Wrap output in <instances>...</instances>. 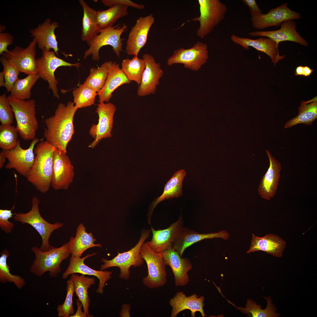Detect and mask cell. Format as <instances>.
Returning <instances> with one entry per match:
<instances>
[{
  "label": "cell",
  "instance_id": "cell-2",
  "mask_svg": "<svg viewBox=\"0 0 317 317\" xmlns=\"http://www.w3.org/2000/svg\"><path fill=\"white\" fill-rule=\"evenodd\" d=\"M55 149L46 140L39 143L34 151L36 155L34 163L26 177L28 182L43 193H46L51 185Z\"/></svg>",
  "mask_w": 317,
  "mask_h": 317
},
{
  "label": "cell",
  "instance_id": "cell-54",
  "mask_svg": "<svg viewBox=\"0 0 317 317\" xmlns=\"http://www.w3.org/2000/svg\"><path fill=\"white\" fill-rule=\"evenodd\" d=\"M295 75H303V67L299 66L296 69Z\"/></svg>",
  "mask_w": 317,
  "mask_h": 317
},
{
  "label": "cell",
  "instance_id": "cell-38",
  "mask_svg": "<svg viewBox=\"0 0 317 317\" xmlns=\"http://www.w3.org/2000/svg\"><path fill=\"white\" fill-rule=\"evenodd\" d=\"M39 78L38 74L36 73L28 75L23 79L18 78L13 86L10 95L19 100L29 99L31 89Z\"/></svg>",
  "mask_w": 317,
  "mask_h": 317
},
{
  "label": "cell",
  "instance_id": "cell-24",
  "mask_svg": "<svg viewBox=\"0 0 317 317\" xmlns=\"http://www.w3.org/2000/svg\"><path fill=\"white\" fill-rule=\"evenodd\" d=\"M59 26L58 22H51L50 19L47 18L43 23L39 24L37 28L31 29L29 33L31 36L35 39L39 48L46 51H49L52 49L58 55V51L60 50L54 31Z\"/></svg>",
  "mask_w": 317,
  "mask_h": 317
},
{
  "label": "cell",
  "instance_id": "cell-45",
  "mask_svg": "<svg viewBox=\"0 0 317 317\" xmlns=\"http://www.w3.org/2000/svg\"><path fill=\"white\" fill-rule=\"evenodd\" d=\"M6 95L5 92L0 96V121L2 124H11L14 114Z\"/></svg>",
  "mask_w": 317,
  "mask_h": 317
},
{
  "label": "cell",
  "instance_id": "cell-49",
  "mask_svg": "<svg viewBox=\"0 0 317 317\" xmlns=\"http://www.w3.org/2000/svg\"><path fill=\"white\" fill-rule=\"evenodd\" d=\"M242 1L248 7L251 16H258L263 14L255 0H242Z\"/></svg>",
  "mask_w": 317,
  "mask_h": 317
},
{
  "label": "cell",
  "instance_id": "cell-11",
  "mask_svg": "<svg viewBox=\"0 0 317 317\" xmlns=\"http://www.w3.org/2000/svg\"><path fill=\"white\" fill-rule=\"evenodd\" d=\"M54 51H42V56L36 59L38 73L40 77L47 81L48 88L51 89L55 97L59 98L57 85L58 81L55 78L54 73L61 66H75L78 68L81 65L79 63H71L57 57Z\"/></svg>",
  "mask_w": 317,
  "mask_h": 317
},
{
  "label": "cell",
  "instance_id": "cell-52",
  "mask_svg": "<svg viewBox=\"0 0 317 317\" xmlns=\"http://www.w3.org/2000/svg\"><path fill=\"white\" fill-rule=\"evenodd\" d=\"M6 156L3 151L2 150L0 153V168H2L3 167L4 163L5 162L6 159Z\"/></svg>",
  "mask_w": 317,
  "mask_h": 317
},
{
  "label": "cell",
  "instance_id": "cell-26",
  "mask_svg": "<svg viewBox=\"0 0 317 317\" xmlns=\"http://www.w3.org/2000/svg\"><path fill=\"white\" fill-rule=\"evenodd\" d=\"M183 221L181 216L177 221L164 230H156L151 227L152 237L151 241L147 242L154 252L158 253L166 250L171 247L172 243L176 237L183 227Z\"/></svg>",
  "mask_w": 317,
  "mask_h": 317
},
{
  "label": "cell",
  "instance_id": "cell-22",
  "mask_svg": "<svg viewBox=\"0 0 317 317\" xmlns=\"http://www.w3.org/2000/svg\"><path fill=\"white\" fill-rule=\"evenodd\" d=\"M229 237L227 231H221L217 232L201 234L187 227L182 228L176 239L172 243L171 247L182 257L185 249L193 244L206 239L221 238L225 240Z\"/></svg>",
  "mask_w": 317,
  "mask_h": 317
},
{
  "label": "cell",
  "instance_id": "cell-41",
  "mask_svg": "<svg viewBox=\"0 0 317 317\" xmlns=\"http://www.w3.org/2000/svg\"><path fill=\"white\" fill-rule=\"evenodd\" d=\"M73 103L78 109L90 106L95 104L97 93L95 90L84 85H80L72 92Z\"/></svg>",
  "mask_w": 317,
  "mask_h": 317
},
{
  "label": "cell",
  "instance_id": "cell-16",
  "mask_svg": "<svg viewBox=\"0 0 317 317\" xmlns=\"http://www.w3.org/2000/svg\"><path fill=\"white\" fill-rule=\"evenodd\" d=\"M142 59L145 61L146 67L137 90V95L140 97L155 94L160 80L163 75L160 63H157L152 55L145 54Z\"/></svg>",
  "mask_w": 317,
  "mask_h": 317
},
{
  "label": "cell",
  "instance_id": "cell-36",
  "mask_svg": "<svg viewBox=\"0 0 317 317\" xmlns=\"http://www.w3.org/2000/svg\"><path fill=\"white\" fill-rule=\"evenodd\" d=\"M264 298L266 299L267 302V307L264 309H262L260 305L257 304L255 301L250 299L247 301L245 308L237 307L229 300H227V301L242 313L248 314L252 317L279 316L280 314L275 312L277 309L273 304L271 297L269 296Z\"/></svg>",
  "mask_w": 317,
  "mask_h": 317
},
{
  "label": "cell",
  "instance_id": "cell-12",
  "mask_svg": "<svg viewBox=\"0 0 317 317\" xmlns=\"http://www.w3.org/2000/svg\"><path fill=\"white\" fill-rule=\"evenodd\" d=\"M116 110L112 103L101 102L97 104L96 112L99 116L97 124H93L89 130L90 135L94 139L88 146L93 148L103 139L112 137L114 116Z\"/></svg>",
  "mask_w": 317,
  "mask_h": 317
},
{
  "label": "cell",
  "instance_id": "cell-20",
  "mask_svg": "<svg viewBox=\"0 0 317 317\" xmlns=\"http://www.w3.org/2000/svg\"><path fill=\"white\" fill-rule=\"evenodd\" d=\"M96 254L97 253H95L89 254L82 258L72 256L70 258L69 265L62 275L63 278L64 279H66L70 275L74 273L96 276L99 281L96 292L98 293L102 294L104 292V288L105 283L111 278L112 272L107 271L95 270L86 265L84 262L86 259Z\"/></svg>",
  "mask_w": 317,
  "mask_h": 317
},
{
  "label": "cell",
  "instance_id": "cell-23",
  "mask_svg": "<svg viewBox=\"0 0 317 317\" xmlns=\"http://www.w3.org/2000/svg\"><path fill=\"white\" fill-rule=\"evenodd\" d=\"M205 297L194 294L187 296L183 292L179 291L169 300V304L172 307L171 316L176 317L180 313L189 310L191 311V317H195V313L199 312L203 317L206 316L203 309Z\"/></svg>",
  "mask_w": 317,
  "mask_h": 317
},
{
  "label": "cell",
  "instance_id": "cell-50",
  "mask_svg": "<svg viewBox=\"0 0 317 317\" xmlns=\"http://www.w3.org/2000/svg\"><path fill=\"white\" fill-rule=\"evenodd\" d=\"M76 304L77 307V310L76 313L70 317H87L86 314L82 311L83 305L80 301L78 299L76 300Z\"/></svg>",
  "mask_w": 317,
  "mask_h": 317
},
{
  "label": "cell",
  "instance_id": "cell-37",
  "mask_svg": "<svg viewBox=\"0 0 317 317\" xmlns=\"http://www.w3.org/2000/svg\"><path fill=\"white\" fill-rule=\"evenodd\" d=\"M121 69L127 78L131 81L136 82L139 86L145 68L144 60L134 56L132 59L123 60L121 63Z\"/></svg>",
  "mask_w": 317,
  "mask_h": 317
},
{
  "label": "cell",
  "instance_id": "cell-30",
  "mask_svg": "<svg viewBox=\"0 0 317 317\" xmlns=\"http://www.w3.org/2000/svg\"><path fill=\"white\" fill-rule=\"evenodd\" d=\"M186 174L185 170H179L176 172L167 181L162 194L155 198L151 205L148 214L149 222L151 221L153 211L158 203L166 199L177 197L182 195V183Z\"/></svg>",
  "mask_w": 317,
  "mask_h": 317
},
{
  "label": "cell",
  "instance_id": "cell-3",
  "mask_svg": "<svg viewBox=\"0 0 317 317\" xmlns=\"http://www.w3.org/2000/svg\"><path fill=\"white\" fill-rule=\"evenodd\" d=\"M31 250L35 256L30 268V272L35 275L41 276L49 272L50 276L55 278L60 273L62 262L67 259L71 254L68 243L56 248L51 245L46 251H42L37 247H33Z\"/></svg>",
  "mask_w": 317,
  "mask_h": 317
},
{
  "label": "cell",
  "instance_id": "cell-7",
  "mask_svg": "<svg viewBox=\"0 0 317 317\" xmlns=\"http://www.w3.org/2000/svg\"><path fill=\"white\" fill-rule=\"evenodd\" d=\"M198 1L200 16L190 21L199 22L196 35L198 37L203 38L224 19L228 8L226 4L219 0H198Z\"/></svg>",
  "mask_w": 317,
  "mask_h": 317
},
{
  "label": "cell",
  "instance_id": "cell-43",
  "mask_svg": "<svg viewBox=\"0 0 317 317\" xmlns=\"http://www.w3.org/2000/svg\"><path fill=\"white\" fill-rule=\"evenodd\" d=\"M67 284L65 299L63 303L59 305L57 308L59 317H70L74 314L72 298L75 290L73 282L71 278L67 281Z\"/></svg>",
  "mask_w": 317,
  "mask_h": 317
},
{
  "label": "cell",
  "instance_id": "cell-19",
  "mask_svg": "<svg viewBox=\"0 0 317 317\" xmlns=\"http://www.w3.org/2000/svg\"><path fill=\"white\" fill-rule=\"evenodd\" d=\"M161 253L166 265L169 266L172 270L175 285H186L189 281L188 272L192 268L190 260L188 258L181 257L171 247Z\"/></svg>",
  "mask_w": 317,
  "mask_h": 317
},
{
  "label": "cell",
  "instance_id": "cell-17",
  "mask_svg": "<svg viewBox=\"0 0 317 317\" xmlns=\"http://www.w3.org/2000/svg\"><path fill=\"white\" fill-rule=\"evenodd\" d=\"M287 5L285 3L269 10L266 14L251 16L252 26L256 29H263L272 26L278 27L285 21L301 18L300 14L290 10Z\"/></svg>",
  "mask_w": 317,
  "mask_h": 317
},
{
  "label": "cell",
  "instance_id": "cell-56",
  "mask_svg": "<svg viewBox=\"0 0 317 317\" xmlns=\"http://www.w3.org/2000/svg\"><path fill=\"white\" fill-rule=\"evenodd\" d=\"M0 33H2V32H3V31H4L5 30V27H4V26H1V25H0Z\"/></svg>",
  "mask_w": 317,
  "mask_h": 317
},
{
  "label": "cell",
  "instance_id": "cell-13",
  "mask_svg": "<svg viewBox=\"0 0 317 317\" xmlns=\"http://www.w3.org/2000/svg\"><path fill=\"white\" fill-rule=\"evenodd\" d=\"M41 140L42 139L35 138L32 140L29 148L24 149L21 147L18 140L14 149L11 150H3L9 161L5 168L7 169L14 168L21 175L26 177L34 163L35 157L34 146Z\"/></svg>",
  "mask_w": 317,
  "mask_h": 317
},
{
  "label": "cell",
  "instance_id": "cell-31",
  "mask_svg": "<svg viewBox=\"0 0 317 317\" xmlns=\"http://www.w3.org/2000/svg\"><path fill=\"white\" fill-rule=\"evenodd\" d=\"M96 241L92 234L87 232L84 225L80 223L77 228L75 236L71 237L68 242L72 256L81 257L83 253L88 249L101 247V244L94 243Z\"/></svg>",
  "mask_w": 317,
  "mask_h": 317
},
{
  "label": "cell",
  "instance_id": "cell-10",
  "mask_svg": "<svg viewBox=\"0 0 317 317\" xmlns=\"http://www.w3.org/2000/svg\"><path fill=\"white\" fill-rule=\"evenodd\" d=\"M208 58V45L199 41L189 48H181L174 50L168 58L167 63L168 66L182 64L187 69L197 71L206 63Z\"/></svg>",
  "mask_w": 317,
  "mask_h": 317
},
{
  "label": "cell",
  "instance_id": "cell-42",
  "mask_svg": "<svg viewBox=\"0 0 317 317\" xmlns=\"http://www.w3.org/2000/svg\"><path fill=\"white\" fill-rule=\"evenodd\" d=\"M16 127L11 124L0 126V147L3 150H11L16 146L18 140Z\"/></svg>",
  "mask_w": 317,
  "mask_h": 317
},
{
  "label": "cell",
  "instance_id": "cell-15",
  "mask_svg": "<svg viewBox=\"0 0 317 317\" xmlns=\"http://www.w3.org/2000/svg\"><path fill=\"white\" fill-rule=\"evenodd\" d=\"M74 176V167L69 157L56 148L51 186L55 190H66L72 182Z\"/></svg>",
  "mask_w": 317,
  "mask_h": 317
},
{
  "label": "cell",
  "instance_id": "cell-48",
  "mask_svg": "<svg viewBox=\"0 0 317 317\" xmlns=\"http://www.w3.org/2000/svg\"><path fill=\"white\" fill-rule=\"evenodd\" d=\"M14 38L9 33L2 32L0 33V54L2 55L3 53L9 51L7 47L13 44Z\"/></svg>",
  "mask_w": 317,
  "mask_h": 317
},
{
  "label": "cell",
  "instance_id": "cell-25",
  "mask_svg": "<svg viewBox=\"0 0 317 317\" xmlns=\"http://www.w3.org/2000/svg\"><path fill=\"white\" fill-rule=\"evenodd\" d=\"M231 39L234 43L241 45L246 50L252 47L258 51L262 52L271 58L274 64L284 58V55L281 56L279 52L278 47L276 43L269 38L261 37L256 39L240 37L232 34Z\"/></svg>",
  "mask_w": 317,
  "mask_h": 317
},
{
  "label": "cell",
  "instance_id": "cell-27",
  "mask_svg": "<svg viewBox=\"0 0 317 317\" xmlns=\"http://www.w3.org/2000/svg\"><path fill=\"white\" fill-rule=\"evenodd\" d=\"M265 151L269 160V166L262 178L258 191L262 198L269 200L276 193L280 176L281 164L269 151Z\"/></svg>",
  "mask_w": 317,
  "mask_h": 317
},
{
  "label": "cell",
  "instance_id": "cell-33",
  "mask_svg": "<svg viewBox=\"0 0 317 317\" xmlns=\"http://www.w3.org/2000/svg\"><path fill=\"white\" fill-rule=\"evenodd\" d=\"M70 278L73 282L75 292L82 304L84 312L87 317H92L89 313L90 300L88 290L92 285L95 284V279L93 277H86L84 275L79 276L75 273L71 274Z\"/></svg>",
  "mask_w": 317,
  "mask_h": 317
},
{
  "label": "cell",
  "instance_id": "cell-5",
  "mask_svg": "<svg viewBox=\"0 0 317 317\" xmlns=\"http://www.w3.org/2000/svg\"><path fill=\"white\" fill-rule=\"evenodd\" d=\"M127 28L124 23L119 24L100 31L97 35L86 42L89 48L84 52L83 58L86 59L92 55V60L98 61L100 59V50L107 45L112 47V50L119 57L120 52L123 51V42L124 40L121 38V36Z\"/></svg>",
  "mask_w": 317,
  "mask_h": 317
},
{
  "label": "cell",
  "instance_id": "cell-21",
  "mask_svg": "<svg viewBox=\"0 0 317 317\" xmlns=\"http://www.w3.org/2000/svg\"><path fill=\"white\" fill-rule=\"evenodd\" d=\"M280 25V28L277 30L256 31L250 32L248 34L252 37H267L274 41L278 47L280 42L288 41L297 43L305 47L308 45L307 41L297 31L296 25L293 20L284 21Z\"/></svg>",
  "mask_w": 317,
  "mask_h": 317
},
{
  "label": "cell",
  "instance_id": "cell-8",
  "mask_svg": "<svg viewBox=\"0 0 317 317\" xmlns=\"http://www.w3.org/2000/svg\"><path fill=\"white\" fill-rule=\"evenodd\" d=\"M150 230H145L142 231L137 244L130 250L122 253H118L117 255L111 260L101 259L104 263L100 268V270L113 267H117L120 269V278L125 280L129 279L130 268L140 267L144 263V259L140 253L141 247L144 242L149 236Z\"/></svg>",
  "mask_w": 317,
  "mask_h": 317
},
{
  "label": "cell",
  "instance_id": "cell-39",
  "mask_svg": "<svg viewBox=\"0 0 317 317\" xmlns=\"http://www.w3.org/2000/svg\"><path fill=\"white\" fill-rule=\"evenodd\" d=\"M109 70V62H106L97 68H92L83 84L99 92L104 86Z\"/></svg>",
  "mask_w": 317,
  "mask_h": 317
},
{
  "label": "cell",
  "instance_id": "cell-46",
  "mask_svg": "<svg viewBox=\"0 0 317 317\" xmlns=\"http://www.w3.org/2000/svg\"><path fill=\"white\" fill-rule=\"evenodd\" d=\"M14 208V206L9 210L0 209V228L6 233H11L14 227V224L9 220L10 218L13 217L12 216L14 214L11 211Z\"/></svg>",
  "mask_w": 317,
  "mask_h": 317
},
{
  "label": "cell",
  "instance_id": "cell-28",
  "mask_svg": "<svg viewBox=\"0 0 317 317\" xmlns=\"http://www.w3.org/2000/svg\"><path fill=\"white\" fill-rule=\"evenodd\" d=\"M109 62V70L105 84L97 93L99 103L108 102L113 92L121 85L130 84L131 81L127 78L119 64L112 61Z\"/></svg>",
  "mask_w": 317,
  "mask_h": 317
},
{
  "label": "cell",
  "instance_id": "cell-53",
  "mask_svg": "<svg viewBox=\"0 0 317 317\" xmlns=\"http://www.w3.org/2000/svg\"><path fill=\"white\" fill-rule=\"evenodd\" d=\"M303 75L306 77L309 76L312 72L313 70L308 67L306 66L303 67Z\"/></svg>",
  "mask_w": 317,
  "mask_h": 317
},
{
  "label": "cell",
  "instance_id": "cell-35",
  "mask_svg": "<svg viewBox=\"0 0 317 317\" xmlns=\"http://www.w3.org/2000/svg\"><path fill=\"white\" fill-rule=\"evenodd\" d=\"M298 110V115L285 123L284 129L291 128L300 124L311 125L317 118V101L305 103L301 101Z\"/></svg>",
  "mask_w": 317,
  "mask_h": 317
},
{
  "label": "cell",
  "instance_id": "cell-18",
  "mask_svg": "<svg viewBox=\"0 0 317 317\" xmlns=\"http://www.w3.org/2000/svg\"><path fill=\"white\" fill-rule=\"evenodd\" d=\"M154 21L152 14L140 17L136 20L127 38L126 48L127 55L138 56L140 50L146 43L149 31Z\"/></svg>",
  "mask_w": 317,
  "mask_h": 317
},
{
  "label": "cell",
  "instance_id": "cell-4",
  "mask_svg": "<svg viewBox=\"0 0 317 317\" xmlns=\"http://www.w3.org/2000/svg\"><path fill=\"white\" fill-rule=\"evenodd\" d=\"M7 98L13 109L19 134L24 140H33L38 127L35 100H19L11 95Z\"/></svg>",
  "mask_w": 317,
  "mask_h": 317
},
{
  "label": "cell",
  "instance_id": "cell-40",
  "mask_svg": "<svg viewBox=\"0 0 317 317\" xmlns=\"http://www.w3.org/2000/svg\"><path fill=\"white\" fill-rule=\"evenodd\" d=\"M10 256L8 250L5 249L1 253L0 257V282L5 284L12 282L19 289H21L26 284L24 279L19 275L12 274L10 272V267L7 262Z\"/></svg>",
  "mask_w": 317,
  "mask_h": 317
},
{
  "label": "cell",
  "instance_id": "cell-1",
  "mask_svg": "<svg viewBox=\"0 0 317 317\" xmlns=\"http://www.w3.org/2000/svg\"><path fill=\"white\" fill-rule=\"evenodd\" d=\"M78 109L73 102L66 105L60 103L54 114L46 118L44 123V137L56 148L67 154V147L75 133L73 124L75 114Z\"/></svg>",
  "mask_w": 317,
  "mask_h": 317
},
{
  "label": "cell",
  "instance_id": "cell-51",
  "mask_svg": "<svg viewBox=\"0 0 317 317\" xmlns=\"http://www.w3.org/2000/svg\"><path fill=\"white\" fill-rule=\"evenodd\" d=\"M131 309V306L129 304H123L122 306L121 309L119 313V316L121 317H130V311Z\"/></svg>",
  "mask_w": 317,
  "mask_h": 317
},
{
  "label": "cell",
  "instance_id": "cell-47",
  "mask_svg": "<svg viewBox=\"0 0 317 317\" xmlns=\"http://www.w3.org/2000/svg\"><path fill=\"white\" fill-rule=\"evenodd\" d=\"M101 2L105 6L109 7L119 4L130 6L139 9H143L144 8V4H138L130 0H102Z\"/></svg>",
  "mask_w": 317,
  "mask_h": 317
},
{
  "label": "cell",
  "instance_id": "cell-9",
  "mask_svg": "<svg viewBox=\"0 0 317 317\" xmlns=\"http://www.w3.org/2000/svg\"><path fill=\"white\" fill-rule=\"evenodd\" d=\"M140 252L148 270V275L143 279V284L150 289L165 285L167 282L166 265L161 253L154 251L147 242L142 245Z\"/></svg>",
  "mask_w": 317,
  "mask_h": 317
},
{
  "label": "cell",
  "instance_id": "cell-44",
  "mask_svg": "<svg viewBox=\"0 0 317 317\" xmlns=\"http://www.w3.org/2000/svg\"><path fill=\"white\" fill-rule=\"evenodd\" d=\"M0 60L2 64L3 70L5 84L4 87L7 92H11L13 86L18 78V75L20 72L16 66L11 62L6 60L2 56Z\"/></svg>",
  "mask_w": 317,
  "mask_h": 317
},
{
  "label": "cell",
  "instance_id": "cell-55",
  "mask_svg": "<svg viewBox=\"0 0 317 317\" xmlns=\"http://www.w3.org/2000/svg\"><path fill=\"white\" fill-rule=\"evenodd\" d=\"M5 80L3 71L0 72V87L4 86Z\"/></svg>",
  "mask_w": 317,
  "mask_h": 317
},
{
  "label": "cell",
  "instance_id": "cell-6",
  "mask_svg": "<svg viewBox=\"0 0 317 317\" xmlns=\"http://www.w3.org/2000/svg\"><path fill=\"white\" fill-rule=\"evenodd\" d=\"M32 208L27 213H14L13 218L15 220L22 224H28L33 227L41 236L42 243L39 249L42 251L48 250L51 245L49 242L50 236L55 230L62 227L63 224L58 222L50 223L45 220L39 212L40 201L37 197L34 196L31 200Z\"/></svg>",
  "mask_w": 317,
  "mask_h": 317
},
{
  "label": "cell",
  "instance_id": "cell-34",
  "mask_svg": "<svg viewBox=\"0 0 317 317\" xmlns=\"http://www.w3.org/2000/svg\"><path fill=\"white\" fill-rule=\"evenodd\" d=\"M128 6L116 4L105 10H98L97 13V22L98 33L100 30L112 26L120 18L128 14Z\"/></svg>",
  "mask_w": 317,
  "mask_h": 317
},
{
  "label": "cell",
  "instance_id": "cell-32",
  "mask_svg": "<svg viewBox=\"0 0 317 317\" xmlns=\"http://www.w3.org/2000/svg\"><path fill=\"white\" fill-rule=\"evenodd\" d=\"M83 10L82 18L81 40L87 42L98 33L97 22V11L90 7L84 0H79Z\"/></svg>",
  "mask_w": 317,
  "mask_h": 317
},
{
  "label": "cell",
  "instance_id": "cell-14",
  "mask_svg": "<svg viewBox=\"0 0 317 317\" xmlns=\"http://www.w3.org/2000/svg\"><path fill=\"white\" fill-rule=\"evenodd\" d=\"M36 43L33 38L26 48L16 46L8 52L4 53L2 57L11 62L20 72L28 75L38 73L35 58Z\"/></svg>",
  "mask_w": 317,
  "mask_h": 317
},
{
  "label": "cell",
  "instance_id": "cell-29",
  "mask_svg": "<svg viewBox=\"0 0 317 317\" xmlns=\"http://www.w3.org/2000/svg\"><path fill=\"white\" fill-rule=\"evenodd\" d=\"M286 245L285 241L277 235L270 234L259 237L252 234L250 248L247 253L262 251L279 257L282 256Z\"/></svg>",
  "mask_w": 317,
  "mask_h": 317
}]
</instances>
